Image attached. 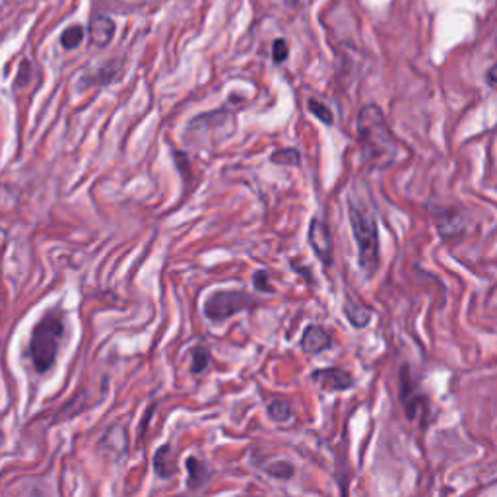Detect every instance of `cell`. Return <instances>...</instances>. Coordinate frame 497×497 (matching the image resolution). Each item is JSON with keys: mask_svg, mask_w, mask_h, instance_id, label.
Returning <instances> with one entry per match:
<instances>
[{"mask_svg": "<svg viewBox=\"0 0 497 497\" xmlns=\"http://www.w3.org/2000/svg\"><path fill=\"white\" fill-rule=\"evenodd\" d=\"M344 315L350 321V325L353 328H365L373 319V311L363 303H355V301H346L344 303Z\"/></svg>", "mask_w": 497, "mask_h": 497, "instance_id": "12", "label": "cell"}, {"mask_svg": "<svg viewBox=\"0 0 497 497\" xmlns=\"http://www.w3.org/2000/svg\"><path fill=\"white\" fill-rule=\"evenodd\" d=\"M154 471L160 478L167 480L173 478L177 474V459H175V452H173L171 445L165 443L162 445L154 454Z\"/></svg>", "mask_w": 497, "mask_h": 497, "instance_id": "10", "label": "cell"}, {"mask_svg": "<svg viewBox=\"0 0 497 497\" xmlns=\"http://www.w3.org/2000/svg\"><path fill=\"white\" fill-rule=\"evenodd\" d=\"M264 471H266V474H268V476H272V478L288 480L293 476V466H291V464L286 461L272 462V464H268V466H264Z\"/></svg>", "mask_w": 497, "mask_h": 497, "instance_id": "19", "label": "cell"}, {"mask_svg": "<svg viewBox=\"0 0 497 497\" xmlns=\"http://www.w3.org/2000/svg\"><path fill=\"white\" fill-rule=\"evenodd\" d=\"M348 214H350L353 239L358 245V264L363 274L371 278L379 270L381 264L377 217L373 214V210L355 192H352L348 199Z\"/></svg>", "mask_w": 497, "mask_h": 497, "instance_id": "2", "label": "cell"}, {"mask_svg": "<svg viewBox=\"0 0 497 497\" xmlns=\"http://www.w3.org/2000/svg\"><path fill=\"white\" fill-rule=\"evenodd\" d=\"M115 22L109 18V16H103V14H98L90 20V26H88V33H90V43L98 49H105V47L113 41L115 37Z\"/></svg>", "mask_w": 497, "mask_h": 497, "instance_id": "9", "label": "cell"}, {"mask_svg": "<svg viewBox=\"0 0 497 497\" xmlns=\"http://www.w3.org/2000/svg\"><path fill=\"white\" fill-rule=\"evenodd\" d=\"M187 472H189V478H187V488L189 489L202 488L212 478V471H210L208 462L197 459V457H189L187 459Z\"/></svg>", "mask_w": 497, "mask_h": 497, "instance_id": "11", "label": "cell"}, {"mask_svg": "<svg viewBox=\"0 0 497 497\" xmlns=\"http://www.w3.org/2000/svg\"><path fill=\"white\" fill-rule=\"evenodd\" d=\"M307 105H309V111H311L321 123H325L326 127L335 123V115H332V111L326 107L325 103H321V101L315 100V98H311V100L307 101Z\"/></svg>", "mask_w": 497, "mask_h": 497, "instance_id": "18", "label": "cell"}, {"mask_svg": "<svg viewBox=\"0 0 497 497\" xmlns=\"http://www.w3.org/2000/svg\"><path fill=\"white\" fill-rule=\"evenodd\" d=\"M254 288L259 291H266V293H274V288L270 284V272L268 270H257L253 276Z\"/></svg>", "mask_w": 497, "mask_h": 497, "instance_id": "20", "label": "cell"}, {"mask_svg": "<svg viewBox=\"0 0 497 497\" xmlns=\"http://www.w3.org/2000/svg\"><path fill=\"white\" fill-rule=\"evenodd\" d=\"M118 74V66L117 64H107V66H103V68H100V70H95L93 74H90V76H84V80H82L80 88H90V86H103V84H109L111 80H115Z\"/></svg>", "mask_w": 497, "mask_h": 497, "instance_id": "13", "label": "cell"}, {"mask_svg": "<svg viewBox=\"0 0 497 497\" xmlns=\"http://www.w3.org/2000/svg\"><path fill=\"white\" fill-rule=\"evenodd\" d=\"M286 4H288V6H296V4H298V0H286Z\"/></svg>", "mask_w": 497, "mask_h": 497, "instance_id": "24", "label": "cell"}, {"mask_svg": "<svg viewBox=\"0 0 497 497\" xmlns=\"http://www.w3.org/2000/svg\"><path fill=\"white\" fill-rule=\"evenodd\" d=\"M488 86H496V64H491L488 70Z\"/></svg>", "mask_w": 497, "mask_h": 497, "instance_id": "23", "label": "cell"}, {"mask_svg": "<svg viewBox=\"0 0 497 497\" xmlns=\"http://www.w3.org/2000/svg\"><path fill=\"white\" fill-rule=\"evenodd\" d=\"M64 338V315L61 309H49L43 316L37 321L27 344V355L33 363V369L43 375L53 369L59 348Z\"/></svg>", "mask_w": 497, "mask_h": 497, "instance_id": "3", "label": "cell"}, {"mask_svg": "<svg viewBox=\"0 0 497 497\" xmlns=\"http://www.w3.org/2000/svg\"><path fill=\"white\" fill-rule=\"evenodd\" d=\"M299 344H301V350L305 353L319 355V353H323L332 346V338H330V332L326 330L325 326L309 325L305 326Z\"/></svg>", "mask_w": 497, "mask_h": 497, "instance_id": "8", "label": "cell"}, {"mask_svg": "<svg viewBox=\"0 0 497 497\" xmlns=\"http://www.w3.org/2000/svg\"><path fill=\"white\" fill-rule=\"evenodd\" d=\"M29 72H31V64H29V61H22V63H20L18 80H16V86H18V88L27 86V82H29Z\"/></svg>", "mask_w": 497, "mask_h": 497, "instance_id": "22", "label": "cell"}, {"mask_svg": "<svg viewBox=\"0 0 497 497\" xmlns=\"http://www.w3.org/2000/svg\"><path fill=\"white\" fill-rule=\"evenodd\" d=\"M358 138L363 155L377 165H390L398 158L395 136L377 105H365L358 115Z\"/></svg>", "mask_w": 497, "mask_h": 497, "instance_id": "1", "label": "cell"}, {"mask_svg": "<svg viewBox=\"0 0 497 497\" xmlns=\"http://www.w3.org/2000/svg\"><path fill=\"white\" fill-rule=\"evenodd\" d=\"M309 245L323 262L325 268L332 266V237H330V227L323 217L315 216L309 224Z\"/></svg>", "mask_w": 497, "mask_h": 497, "instance_id": "6", "label": "cell"}, {"mask_svg": "<svg viewBox=\"0 0 497 497\" xmlns=\"http://www.w3.org/2000/svg\"><path fill=\"white\" fill-rule=\"evenodd\" d=\"M272 163H280V165H299L301 163V154L296 148H282L276 150L270 155Z\"/></svg>", "mask_w": 497, "mask_h": 497, "instance_id": "16", "label": "cell"}, {"mask_svg": "<svg viewBox=\"0 0 497 497\" xmlns=\"http://www.w3.org/2000/svg\"><path fill=\"white\" fill-rule=\"evenodd\" d=\"M254 305H257V301L247 291L217 289L214 293H210L204 301V315L208 316L212 323H224L229 316L247 311Z\"/></svg>", "mask_w": 497, "mask_h": 497, "instance_id": "4", "label": "cell"}, {"mask_svg": "<svg viewBox=\"0 0 497 497\" xmlns=\"http://www.w3.org/2000/svg\"><path fill=\"white\" fill-rule=\"evenodd\" d=\"M311 381L326 392H338V390H350L355 385L353 377L342 367H326V369H315L311 373Z\"/></svg>", "mask_w": 497, "mask_h": 497, "instance_id": "7", "label": "cell"}, {"mask_svg": "<svg viewBox=\"0 0 497 497\" xmlns=\"http://www.w3.org/2000/svg\"><path fill=\"white\" fill-rule=\"evenodd\" d=\"M4 2H20V0H4Z\"/></svg>", "mask_w": 497, "mask_h": 497, "instance_id": "25", "label": "cell"}, {"mask_svg": "<svg viewBox=\"0 0 497 497\" xmlns=\"http://www.w3.org/2000/svg\"><path fill=\"white\" fill-rule=\"evenodd\" d=\"M84 37H86V29H84L82 26H78V24H74V26H68L63 31V36H61V45H63L66 51H72V49L82 45Z\"/></svg>", "mask_w": 497, "mask_h": 497, "instance_id": "15", "label": "cell"}, {"mask_svg": "<svg viewBox=\"0 0 497 497\" xmlns=\"http://www.w3.org/2000/svg\"><path fill=\"white\" fill-rule=\"evenodd\" d=\"M289 54V49H288V43H286V39H276L274 43H272V61L276 64H282L286 59H288Z\"/></svg>", "mask_w": 497, "mask_h": 497, "instance_id": "21", "label": "cell"}, {"mask_svg": "<svg viewBox=\"0 0 497 497\" xmlns=\"http://www.w3.org/2000/svg\"><path fill=\"white\" fill-rule=\"evenodd\" d=\"M192 363H190V371L194 373V375H199V373H202V371H206V367L210 365V353L206 348H202V346H197V348H192Z\"/></svg>", "mask_w": 497, "mask_h": 497, "instance_id": "17", "label": "cell"}, {"mask_svg": "<svg viewBox=\"0 0 497 497\" xmlns=\"http://www.w3.org/2000/svg\"><path fill=\"white\" fill-rule=\"evenodd\" d=\"M293 416V410H291V402L288 398H274L270 404H268V418L276 424H286L288 420H291Z\"/></svg>", "mask_w": 497, "mask_h": 497, "instance_id": "14", "label": "cell"}, {"mask_svg": "<svg viewBox=\"0 0 497 497\" xmlns=\"http://www.w3.org/2000/svg\"><path fill=\"white\" fill-rule=\"evenodd\" d=\"M400 402L404 406L408 420H420L427 414V398L418 389V385L410 377V369L404 365L400 369Z\"/></svg>", "mask_w": 497, "mask_h": 497, "instance_id": "5", "label": "cell"}]
</instances>
